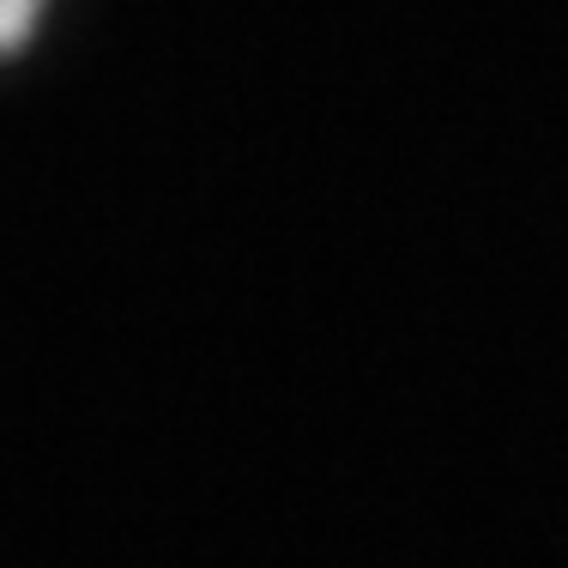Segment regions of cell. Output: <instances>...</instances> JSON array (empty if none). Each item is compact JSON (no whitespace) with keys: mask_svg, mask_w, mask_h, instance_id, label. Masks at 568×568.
<instances>
[{"mask_svg":"<svg viewBox=\"0 0 568 568\" xmlns=\"http://www.w3.org/2000/svg\"><path fill=\"white\" fill-rule=\"evenodd\" d=\"M43 7H49V0H0V55H12V49L37 31Z\"/></svg>","mask_w":568,"mask_h":568,"instance_id":"obj_1","label":"cell"}]
</instances>
